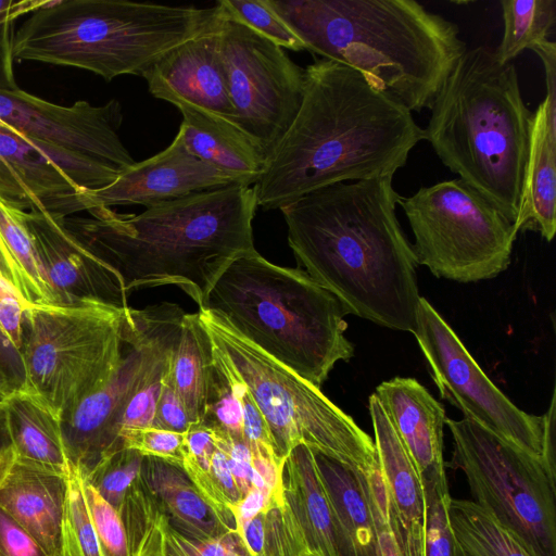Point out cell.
<instances>
[{"label":"cell","mask_w":556,"mask_h":556,"mask_svg":"<svg viewBox=\"0 0 556 556\" xmlns=\"http://www.w3.org/2000/svg\"><path fill=\"white\" fill-rule=\"evenodd\" d=\"M20 387V381L5 363L0 359V392L11 394Z\"/></svg>","instance_id":"obj_47"},{"label":"cell","mask_w":556,"mask_h":556,"mask_svg":"<svg viewBox=\"0 0 556 556\" xmlns=\"http://www.w3.org/2000/svg\"><path fill=\"white\" fill-rule=\"evenodd\" d=\"M0 556H48L36 539L1 506Z\"/></svg>","instance_id":"obj_44"},{"label":"cell","mask_w":556,"mask_h":556,"mask_svg":"<svg viewBox=\"0 0 556 556\" xmlns=\"http://www.w3.org/2000/svg\"><path fill=\"white\" fill-rule=\"evenodd\" d=\"M161 556H252L238 530L214 539L189 538L173 528H163Z\"/></svg>","instance_id":"obj_38"},{"label":"cell","mask_w":556,"mask_h":556,"mask_svg":"<svg viewBox=\"0 0 556 556\" xmlns=\"http://www.w3.org/2000/svg\"><path fill=\"white\" fill-rule=\"evenodd\" d=\"M208 338L212 364L201 425L245 442L251 452L276 456L268 427L253 396L233 371L220 345Z\"/></svg>","instance_id":"obj_23"},{"label":"cell","mask_w":556,"mask_h":556,"mask_svg":"<svg viewBox=\"0 0 556 556\" xmlns=\"http://www.w3.org/2000/svg\"><path fill=\"white\" fill-rule=\"evenodd\" d=\"M141 476L168 523L184 535L214 539L237 530L217 514L182 468L143 457Z\"/></svg>","instance_id":"obj_26"},{"label":"cell","mask_w":556,"mask_h":556,"mask_svg":"<svg viewBox=\"0 0 556 556\" xmlns=\"http://www.w3.org/2000/svg\"><path fill=\"white\" fill-rule=\"evenodd\" d=\"M212 8L125 0L48 1L14 35V59L72 66L110 81L142 76L157 60L207 29Z\"/></svg>","instance_id":"obj_7"},{"label":"cell","mask_w":556,"mask_h":556,"mask_svg":"<svg viewBox=\"0 0 556 556\" xmlns=\"http://www.w3.org/2000/svg\"><path fill=\"white\" fill-rule=\"evenodd\" d=\"M27 306V303L16 299L0 300V336L17 354L23 345V325Z\"/></svg>","instance_id":"obj_45"},{"label":"cell","mask_w":556,"mask_h":556,"mask_svg":"<svg viewBox=\"0 0 556 556\" xmlns=\"http://www.w3.org/2000/svg\"><path fill=\"white\" fill-rule=\"evenodd\" d=\"M131 323L130 307L97 300L28 305L17 389L61 420L116 371Z\"/></svg>","instance_id":"obj_8"},{"label":"cell","mask_w":556,"mask_h":556,"mask_svg":"<svg viewBox=\"0 0 556 556\" xmlns=\"http://www.w3.org/2000/svg\"><path fill=\"white\" fill-rule=\"evenodd\" d=\"M131 329L123 359L100 389L61 418L70 464L86 478L109 454L123 446L119 422L132 394L164 364L175 345L184 309L162 302L131 308Z\"/></svg>","instance_id":"obj_13"},{"label":"cell","mask_w":556,"mask_h":556,"mask_svg":"<svg viewBox=\"0 0 556 556\" xmlns=\"http://www.w3.org/2000/svg\"><path fill=\"white\" fill-rule=\"evenodd\" d=\"M186 433L149 426L125 429L119 437L124 447L135 450L143 457H155L182 468Z\"/></svg>","instance_id":"obj_40"},{"label":"cell","mask_w":556,"mask_h":556,"mask_svg":"<svg viewBox=\"0 0 556 556\" xmlns=\"http://www.w3.org/2000/svg\"><path fill=\"white\" fill-rule=\"evenodd\" d=\"M80 479L101 556H130L127 536L117 513L91 484Z\"/></svg>","instance_id":"obj_39"},{"label":"cell","mask_w":556,"mask_h":556,"mask_svg":"<svg viewBox=\"0 0 556 556\" xmlns=\"http://www.w3.org/2000/svg\"><path fill=\"white\" fill-rule=\"evenodd\" d=\"M61 164L36 143L0 125V197L22 210L60 215L83 191Z\"/></svg>","instance_id":"obj_22"},{"label":"cell","mask_w":556,"mask_h":556,"mask_svg":"<svg viewBox=\"0 0 556 556\" xmlns=\"http://www.w3.org/2000/svg\"><path fill=\"white\" fill-rule=\"evenodd\" d=\"M455 556H466V554L457 546V544L455 547Z\"/></svg>","instance_id":"obj_51"},{"label":"cell","mask_w":556,"mask_h":556,"mask_svg":"<svg viewBox=\"0 0 556 556\" xmlns=\"http://www.w3.org/2000/svg\"><path fill=\"white\" fill-rule=\"evenodd\" d=\"M556 103L544 98L532 113L529 154L516 228L551 241L556 231Z\"/></svg>","instance_id":"obj_24"},{"label":"cell","mask_w":556,"mask_h":556,"mask_svg":"<svg viewBox=\"0 0 556 556\" xmlns=\"http://www.w3.org/2000/svg\"><path fill=\"white\" fill-rule=\"evenodd\" d=\"M399 204L413 231L416 262L434 276L476 282L508 267L515 224L460 179L421 187Z\"/></svg>","instance_id":"obj_11"},{"label":"cell","mask_w":556,"mask_h":556,"mask_svg":"<svg viewBox=\"0 0 556 556\" xmlns=\"http://www.w3.org/2000/svg\"><path fill=\"white\" fill-rule=\"evenodd\" d=\"M285 497L305 536L308 552L338 556L332 507L314 452L294 447L283 464Z\"/></svg>","instance_id":"obj_27"},{"label":"cell","mask_w":556,"mask_h":556,"mask_svg":"<svg viewBox=\"0 0 556 556\" xmlns=\"http://www.w3.org/2000/svg\"><path fill=\"white\" fill-rule=\"evenodd\" d=\"M220 22L218 12L207 29L168 51L142 77L154 98L176 108L193 106L233 124L219 49Z\"/></svg>","instance_id":"obj_18"},{"label":"cell","mask_w":556,"mask_h":556,"mask_svg":"<svg viewBox=\"0 0 556 556\" xmlns=\"http://www.w3.org/2000/svg\"><path fill=\"white\" fill-rule=\"evenodd\" d=\"M49 0H0V90L18 89L13 72L14 23Z\"/></svg>","instance_id":"obj_42"},{"label":"cell","mask_w":556,"mask_h":556,"mask_svg":"<svg viewBox=\"0 0 556 556\" xmlns=\"http://www.w3.org/2000/svg\"><path fill=\"white\" fill-rule=\"evenodd\" d=\"M501 9L504 33L494 53L502 63L549 41L555 31V0H502Z\"/></svg>","instance_id":"obj_33"},{"label":"cell","mask_w":556,"mask_h":556,"mask_svg":"<svg viewBox=\"0 0 556 556\" xmlns=\"http://www.w3.org/2000/svg\"><path fill=\"white\" fill-rule=\"evenodd\" d=\"M304 50L357 71L410 112L431 108L467 50L458 26L414 0H267Z\"/></svg>","instance_id":"obj_4"},{"label":"cell","mask_w":556,"mask_h":556,"mask_svg":"<svg viewBox=\"0 0 556 556\" xmlns=\"http://www.w3.org/2000/svg\"><path fill=\"white\" fill-rule=\"evenodd\" d=\"M241 185L193 155L177 132L173 142L152 157L135 162L110 185L83 190L66 202L64 214L114 205L150 207L191 194Z\"/></svg>","instance_id":"obj_16"},{"label":"cell","mask_w":556,"mask_h":556,"mask_svg":"<svg viewBox=\"0 0 556 556\" xmlns=\"http://www.w3.org/2000/svg\"><path fill=\"white\" fill-rule=\"evenodd\" d=\"M216 7L223 17L249 27L282 49L294 52L304 50L303 42L267 0H220Z\"/></svg>","instance_id":"obj_35"},{"label":"cell","mask_w":556,"mask_h":556,"mask_svg":"<svg viewBox=\"0 0 556 556\" xmlns=\"http://www.w3.org/2000/svg\"><path fill=\"white\" fill-rule=\"evenodd\" d=\"M304 78L300 110L253 185L265 211L334 184L393 177L425 139L412 112L357 71L320 59Z\"/></svg>","instance_id":"obj_2"},{"label":"cell","mask_w":556,"mask_h":556,"mask_svg":"<svg viewBox=\"0 0 556 556\" xmlns=\"http://www.w3.org/2000/svg\"><path fill=\"white\" fill-rule=\"evenodd\" d=\"M10 394H7V393H3V392H0V405H3L5 404L8 397H9Z\"/></svg>","instance_id":"obj_50"},{"label":"cell","mask_w":556,"mask_h":556,"mask_svg":"<svg viewBox=\"0 0 556 556\" xmlns=\"http://www.w3.org/2000/svg\"><path fill=\"white\" fill-rule=\"evenodd\" d=\"M70 476L15 454L0 482V506L36 539L48 556H61L62 553V523Z\"/></svg>","instance_id":"obj_21"},{"label":"cell","mask_w":556,"mask_h":556,"mask_svg":"<svg viewBox=\"0 0 556 556\" xmlns=\"http://www.w3.org/2000/svg\"><path fill=\"white\" fill-rule=\"evenodd\" d=\"M252 556H304V533L290 505L273 500L256 515L237 527Z\"/></svg>","instance_id":"obj_34"},{"label":"cell","mask_w":556,"mask_h":556,"mask_svg":"<svg viewBox=\"0 0 556 556\" xmlns=\"http://www.w3.org/2000/svg\"><path fill=\"white\" fill-rule=\"evenodd\" d=\"M16 299L24 301L22 294L13 282L0 270V300ZM26 303V302H25Z\"/></svg>","instance_id":"obj_48"},{"label":"cell","mask_w":556,"mask_h":556,"mask_svg":"<svg viewBox=\"0 0 556 556\" xmlns=\"http://www.w3.org/2000/svg\"><path fill=\"white\" fill-rule=\"evenodd\" d=\"M374 394L412 458L424 490L447 485L443 457L444 407L413 378L384 381Z\"/></svg>","instance_id":"obj_19"},{"label":"cell","mask_w":556,"mask_h":556,"mask_svg":"<svg viewBox=\"0 0 556 556\" xmlns=\"http://www.w3.org/2000/svg\"><path fill=\"white\" fill-rule=\"evenodd\" d=\"M122 121L116 99L61 105L20 88L0 90V125L49 153L81 189L101 188L135 164L119 137Z\"/></svg>","instance_id":"obj_12"},{"label":"cell","mask_w":556,"mask_h":556,"mask_svg":"<svg viewBox=\"0 0 556 556\" xmlns=\"http://www.w3.org/2000/svg\"><path fill=\"white\" fill-rule=\"evenodd\" d=\"M447 514L454 540L466 556H533L511 532L472 501L451 496Z\"/></svg>","instance_id":"obj_32"},{"label":"cell","mask_w":556,"mask_h":556,"mask_svg":"<svg viewBox=\"0 0 556 556\" xmlns=\"http://www.w3.org/2000/svg\"><path fill=\"white\" fill-rule=\"evenodd\" d=\"M253 186L233 185L163 202L138 214L110 207L64 217L67 228L119 278L129 294L175 286L203 309L236 257L256 250Z\"/></svg>","instance_id":"obj_3"},{"label":"cell","mask_w":556,"mask_h":556,"mask_svg":"<svg viewBox=\"0 0 556 556\" xmlns=\"http://www.w3.org/2000/svg\"><path fill=\"white\" fill-rule=\"evenodd\" d=\"M9 435L15 454L43 468L74 473L61 420L36 399L16 389L5 403Z\"/></svg>","instance_id":"obj_29"},{"label":"cell","mask_w":556,"mask_h":556,"mask_svg":"<svg viewBox=\"0 0 556 556\" xmlns=\"http://www.w3.org/2000/svg\"><path fill=\"white\" fill-rule=\"evenodd\" d=\"M472 502L533 556H556V466L479 424L446 418Z\"/></svg>","instance_id":"obj_10"},{"label":"cell","mask_w":556,"mask_h":556,"mask_svg":"<svg viewBox=\"0 0 556 556\" xmlns=\"http://www.w3.org/2000/svg\"><path fill=\"white\" fill-rule=\"evenodd\" d=\"M355 471L367 497L380 556H405L392 525L389 497L380 464L369 470Z\"/></svg>","instance_id":"obj_37"},{"label":"cell","mask_w":556,"mask_h":556,"mask_svg":"<svg viewBox=\"0 0 556 556\" xmlns=\"http://www.w3.org/2000/svg\"><path fill=\"white\" fill-rule=\"evenodd\" d=\"M430 110L425 140L458 179L516 226L532 112L522 99L515 64L500 62L486 46L466 50Z\"/></svg>","instance_id":"obj_5"},{"label":"cell","mask_w":556,"mask_h":556,"mask_svg":"<svg viewBox=\"0 0 556 556\" xmlns=\"http://www.w3.org/2000/svg\"><path fill=\"white\" fill-rule=\"evenodd\" d=\"M177 108L182 114L178 134L193 155L241 185L257 181L266 155L250 137L216 115L189 105Z\"/></svg>","instance_id":"obj_25"},{"label":"cell","mask_w":556,"mask_h":556,"mask_svg":"<svg viewBox=\"0 0 556 556\" xmlns=\"http://www.w3.org/2000/svg\"><path fill=\"white\" fill-rule=\"evenodd\" d=\"M203 309L317 388L337 362L354 355L345 306L303 268L274 264L256 250L229 263Z\"/></svg>","instance_id":"obj_6"},{"label":"cell","mask_w":556,"mask_h":556,"mask_svg":"<svg viewBox=\"0 0 556 556\" xmlns=\"http://www.w3.org/2000/svg\"><path fill=\"white\" fill-rule=\"evenodd\" d=\"M304 556H319V555L312 553V552H307Z\"/></svg>","instance_id":"obj_52"},{"label":"cell","mask_w":556,"mask_h":556,"mask_svg":"<svg viewBox=\"0 0 556 556\" xmlns=\"http://www.w3.org/2000/svg\"><path fill=\"white\" fill-rule=\"evenodd\" d=\"M4 406L5 404L0 405V482L15 456L8 431Z\"/></svg>","instance_id":"obj_46"},{"label":"cell","mask_w":556,"mask_h":556,"mask_svg":"<svg viewBox=\"0 0 556 556\" xmlns=\"http://www.w3.org/2000/svg\"><path fill=\"white\" fill-rule=\"evenodd\" d=\"M426 535L424 556H455L456 543L451 529L447 505L448 486L433 485L425 489Z\"/></svg>","instance_id":"obj_41"},{"label":"cell","mask_w":556,"mask_h":556,"mask_svg":"<svg viewBox=\"0 0 556 556\" xmlns=\"http://www.w3.org/2000/svg\"><path fill=\"white\" fill-rule=\"evenodd\" d=\"M61 556H101L96 531L86 505L81 479L71 473L62 523Z\"/></svg>","instance_id":"obj_36"},{"label":"cell","mask_w":556,"mask_h":556,"mask_svg":"<svg viewBox=\"0 0 556 556\" xmlns=\"http://www.w3.org/2000/svg\"><path fill=\"white\" fill-rule=\"evenodd\" d=\"M314 455L332 507L338 556H380L371 513L356 471L320 453Z\"/></svg>","instance_id":"obj_28"},{"label":"cell","mask_w":556,"mask_h":556,"mask_svg":"<svg viewBox=\"0 0 556 556\" xmlns=\"http://www.w3.org/2000/svg\"><path fill=\"white\" fill-rule=\"evenodd\" d=\"M220 17L219 49L235 111L232 123L267 159L300 110L304 70L274 42Z\"/></svg>","instance_id":"obj_15"},{"label":"cell","mask_w":556,"mask_h":556,"mask_svg":"<svg viewBox=\"0 0 556 556\" xmlns=\"http://www.w3.org/2000/svg\"><path fill=\"white\" fill-rule=\"evenodd\" d=\"M441 397L520 448L555 464V390L543 416L518 408L482 371L454 330L424 298L413 333Z\"/></svg>","instance_id":"obj_14"},{"label":"cell","mask_w":556,"mask_h":556,"mask_svg":"<svg viewBox=\"0 0 556 556\" xmlns=\"http://www.w3.org/2000/svg\"><path fill=\"white\" fill-rule=\"evenodd\" d=\"M211 364L212 344L198 312L185 313L170 355L168 380L193 426L203 419Z\"/></svg>","instance_id":"obj_31"},{"label":"cell","mask_w":556,"mask_h":556,"mask_svg":"<svg viewBox=\"0 0 556 556\" xmlns=\"http://www.w3.org/2000/svg\"><path fill=\"white\" fill-rule=\"evenodd\" d=\"M0 270L28 305L61 304L24 219V210L0 197Z\"/></svg>","instance_id":"obj_30"},{"label":"cell","mask_w":556,"mask_h":556,"mask_svg":"<svg viewBox=\"0 0 556 556\" xmlns=\"http://www.w3.org/2000/svg\"><path fill=\"white\" fill-rule=\"evenodd\" d=\"M151 426L179 433H186L194 427L181 399L168 380V374L161 389Z\"/></svg>","instance_id":"obj_43"},{"label":"cell","mask_w":556,"mask_h":556,"mask_svg":"<svg viewBox=\"0 0 556 556\" xmlns=\"http://www.w3.org/2000/svg\"><path fill=\"white\" fill-rule=\"evenodd\" d=\"M24 219L61 304L97 300L129 307L118 276L46 210H24Z\"/></svg>","instance_id":"obj_17"},{"label":"cell","mask_w":556,"mask_h":556,"mask_svg":"<svg viewBox=\"0 0 556 556\" xmlns=\"http://www.w3.org/2000/svg\"><path fill=\"white\" fill-rule=\"evenodd\" d=\"M393 177L339 182L280 208L299 264L349 314L416 329V257L396 218Z\"/></svg>","instance_id":"obj_1"},{"label":"cell","mask_w":556,"mask_h":556,"mask_svg":"<svg viewBox=\"0 0 556 556\" xmlns=\"http://www.w3.org/2000/svg\"><path fill=\"white\" fill-rule=\"evenodd\" d=\"M198 314L253 396L281 463L294 447L305 444L353 470L379 465L375 441L320 388L266 354L217 312L199 309Z\"/></svg>","instance_id":"obj_9"},{"label":"cell","mask_w":556,"mask_h":556,"mask_svg":"<svg viewBox=\"0 0 556 556\" xmlns=\"http://www.w3.org/2000/svg\"><path fill=\"white\" fill-rule=\"evenodd\" d=\"M15 353L17 354L8 343L7 341L0 336V357H2L4 354L9 353ZM18 355V354H17Z\"/></svg>","instance_id":"obj_49"},{"label":"cell","mask_w":556,"mask_h":556,"mask_svg":"<svg viewBox=\"0 0 556 556\" xmlns=\"http://www.w3.org/2000/svg\"><path fill=\"white\" fill-rule=\"evenodd\" d=\"M368 408L395 534L405 556H424L426 496L421 479L374 393Z\"/></svg>","instance_id":"obj_20"}]
</instances>
